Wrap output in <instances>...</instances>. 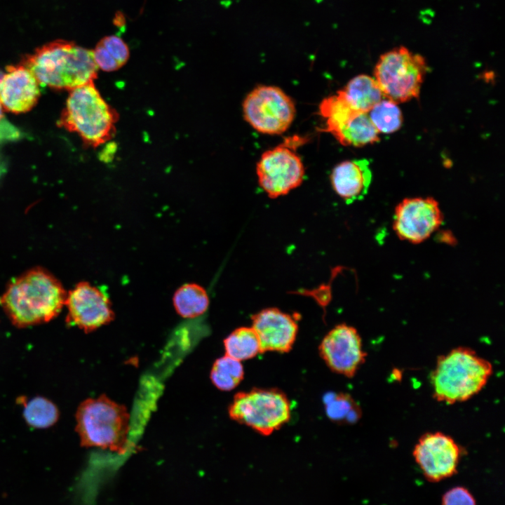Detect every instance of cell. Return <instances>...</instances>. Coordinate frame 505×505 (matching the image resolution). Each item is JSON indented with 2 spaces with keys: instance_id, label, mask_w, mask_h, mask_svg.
I'll return each instance as SVG.
<instances>
[{
  "instance_id": "2e32d148",
  "label": "cell",
  "mask_w": 505,
  "mask_h": 505,
  "mask_svg": "<svg viewBox=\"0 0 505 505\" xmlns=\"http://www.w3.org/2000/svg\"><path fill=\"white\" fill-rule=\"evenodd\" d=\"M369 161L365 159L345 161L331 173L333 189L347 203L363 198L372 181Z\"/></svg>"
},
{
  "instance_id": "f1b7e54d",
  "label": "cell",
  "mask_w": 505,
  "mask_h": 505,
  "mask_svg": "<svg viewBox=\"0 0 505 505\" xmlns=\"http://www.w3.org/2000/svg\"><path fill=\"white\" fill-rule=\"evenodd\" d=\"M5 168L4 163L0 160V175L4 172Z\"/></svg>"
},
{
  "instance_id": "484cf974",
  "label": "cell",
  "mask_w": 505,
  "mask_h": 505,
  "mask_svg": "<svg viewBox=\"0 0 505 505\" xmlns=\"http://www.w3.org/2000/svg\"><path fill=\"white\" fill-rule=\"evenodd\" d=\"M368 114L379 133H392L398 130L403 123L397 104L389 100H382Z\"/></svg>"
},
{
  "instance_id": "5bb4252c",
  "label": "cell",
  "mask_w": 505,
  "mask_h": 505,
  "mask_svg": "<svg viewBox=\"0 0 505 505\" xmlns=\"http://www.w3.org/2000/svg\"><path fill=\"white\" fill-rule=\"evenodd\" d=\"M251 319L261 353H287L291 350L298 330L296 318L277 308H267L254 314Z\"/></svg>"
},
{
  "instance_id": "7402d4cb",
  "label": "cell",
  "mask_w": 505,
  "mask_h": 505,
  "mask_svg": "<svg viewBox=\"0 0 505 505\" xmlns=\"http://www.w3.org/2000/svg\"><path fill=\"white\" fill-rule=\"evenodd\" d=\"M224 346L227 356L239 361L252 358L261 353L258 337L252 327L234 330L224 339Z\"/></svg>"
},
{
  "instance_id": "d6986e66",
  "label": "cell",
  "mask_w": 505,
  "mask_h": 505,
  "mask_svg": "<svg viewBox=\"0 0 505 505\" xmlns=\"http://www.w3.org/2000/svg\"><path fill=\"white\" fill-rule=\"evenodd\" d=\"M93 53L97 67L105 72L119 69L127 62L130 56L128 45L116 35L102 38Z\"/></svg>"
},
{
  "instance_id": "30bf717a",
  "label": "cell",
  "mask_w": 505,
  "mask_h": 505,
  "mask_svg": "<svg viewBox=\"0 0 505 505\" xmlns=\"http://www.w3.org/2000/svg\"><path fill=\"white\" fill-rule=\"evenodd\" d=\"M412 456L426 480L436 483L457 473L462 449L449 435L427 432L417 440Z\"/></svg>"
},
{
  "instance_id": "ac0fdd59",
  "label": "cell",
  "mask_w": 505,
  "mask_h": 505,
  "mask_svg": "<svg viewBox=\"0 0 505 505\" xmlns=\"http://www.w3.org/2000/svg\"><path fill=\"white\" fill-rule=\"evenodd\" d=\"M359 112L339 90L335 95L325 97L320 103L319 114L325 121V126L322 130L335 137Z\"/></svg>"
},
{
  "instance_id": "5b68a950",
  "label": "cell",
  "mask_w": 505,
  "mask_h": 505,
  "mask_svg": "<svg viewBox=\"0 0 505 505\" xmlns=\"http://www.w3.org/2000/svg\"><path fill=\"white\" fill-rule=\"evenodd\" d=\"M130 416L126 408L102 395L88 398L76 413V430L85 447L126 451Z\"/></svg>"
},
{
  "instance_id": "7c38bea8",
  "label": "cell",
  "mask_w": 505,
  "mask_h": 505,
  "mask_svg": "<svg viewBox=\"0 0 505 505\" xmlns=\"http://www.w3.org/2000/svg\"><path fill=\"white\" fill-rule=\"evenodd\" d=\"M319 354L332 371L349 378L356 374L367 356L357 330L344 323L326 334L320 344Z\"/></svg>"
},
{
  "instance_id": "52a82bcc",
  "label": "cell",
  "mask_w": 505,
  "mask_h": 505,
  "mask_svg": "<svg viewBox=\"0 0 505 505\" xmlns=\"http://www.w3.org/2000/svg\"><path fill=\"white\" fill-rule=\"evenodd\" d=\"M426 69L422 55L400 46L380 56L375 79L384 97L398 104L418 97Z\"/></svg>"
},
{
  "instance_id": "ba28073f",
  "label": "cell",
  "mask_w": 505,
  "mask_h": 505,
  "mask_svg": "<svg viewBox=\"0 0 505 505\" xmlns=\"http://www.w3.org/2000/svg\"><path fill=\"white\" fill-rule=\"evenodd\" d=\"M242 109L245 121L255 130L267 135L286 131L296 114L292 98L274 86L253 88L243 100Z\"/></svg>"
},
{
  "instance_id": "e0dca14e",
  "label": "cell",
  "mask_w": 505,
  "mask_h": 505,
  "mask_svg": "<svg viewBox=\"0 0 505 505\" xmlns=\"http://www.w3.org/2000/svg\"><path fill=\"white\" fill-rule=\"evenodd\" d=\"M342 91L354 109L364 113H368L384 97L375 79L365 74L351 79Z\"/></svg>"
},
{
  "instance_id": "603a6c76",
  "label": "cell",
  "mask_w": 505,
  "mask_h": 505,
  "mask_svg": "<svg viewBox=\"0 0 505 505\" xmlns=\"http://www.w3.org/2000/svg\"><path fill=\"white\" fill-rule=\"evenodd\" d=\"M23 417L29 426L45 429L55 424L59 417L57 406L50 400L41 396L22 401Z\"/></svg>"
},
{
  "instance_id": "4316f807",
  "label": "cell",
  "mask_w": 505,
  "mask_h": 505,
  "mask_svg": "<svg viewBox=\"0 0 505 505\" xmlns=\"http://www.w3.org/2000/svg\"><path fill=\"white\" fill-rule=\"evenodd\" d=\"M442 505H476V503L472 494L466 487L457 486L443 494Z\"/></svg>"
},
{
  "instance_id": "f546056e",
  "label": "cell",
  "mask_w": 505,
  "mask_h": 505,
  "mask_svg": "<svg viewBox=\"0 0 505 505\" xmlns=\"http://www.w3.org/2000/svg\"><path fill=\"white\" fill-rule=\"evenodd\" d=\"M4 73L2 71L0 70V81H1V79H2V77H3V76H4Z\"/></svg>"
},
{
  "instance_id": "7a4b0ae2",
  "label": "cell",
  "mask_w": 505,
  "mask_h": 505,
  "mask_svg": "<svg viewBox=\"0 0 505 505\" xmlns=\"http://www.w3.org/2000/svg\"><path fill=\"white\" fill-rule=\"evenodd\" d=\"M22 65L39 83L71 90L93 82L98 69L93 50L61 40L39 48Z\"/></svg>"
},
{
  "instance_id": "d4e9b609",
  "label": "cell",
  "mask_w": 505,
  "mask_h": 505,
  "mask_svg": "<svg viewBox=\"0 0 505 505\" xmlns=\"http://www.w3.org/2000/svg\"><path fill=\"white\" fill-rule=\"evenodd\" d=\"M244 370L241 361L227 355L217 358L213 365L210 379L215 387L231 391L243 380Z\"/></svg>"
},
{
  "instance_id": "9a60e30c",
  "label": "cell",
  "mask_w": 505,
  "mask_h": 505,
  "mask_svg": "<svg viewBox=\"0 0 505 505\" xmlns=\"http://www.w3.org/2000/svg\"><path fill=\"white\" fill-rule=\"evenodd\" d=\"M40 95L39 83L23 65L9 66L0 81V102L13 113L29 111Z\"/></svg>"
},
{
  "instance_id": "44dd1931",
  "label": "cell",
  "mask_w": 505,
  "mask_h": 505,
  "mask_svg": "<svg viewBox=\"0 0 505 505\" xmlns=\"http://www.w3.org/2000/svg\"><path fill=\"white\" fill-rule=\"evenodd\" d=\"M379 132L368 113H358L335 137L344 146L361 147L379 140Z\"/></svg>"
},
{
  "instance_id": "6da1fadb",
  "label": "cell",
  "mask_w": 505,
  "mask_h": 505,
  "mask_svg": "<svg viewBox=\"0 0 505 505\" xmlns=\"http://www.w3.org/2000/svg\"><path fill=\"white\" fill-rule=\"evenodd\" d=\"M67 295L56 277L36 267L11 281L0 304L14 325L25 328L55 318L65 306Z\"/></svg>"
},
{
  "instance_id": "8992f818",
  "label": "cell",
  "mask_w": 505,
  "mask_h": 505,
  "mask_svg": "<svg viewBox=\"0 0 505 505\" xmlns=\"http://www.w3.org/2000/svg\"><path fill=\"white\" fill-rule=\"evenodd\" d=\"M228 412L231 419L269 436L290 420L291 405L278 389L255 388L235 394Z\"/></svg>"
},
{
  "instance_id": "83f0119b",
  "label": "cell",
  "mask_w": 505,
  "mask_h": 505,
  "mask_svg": "<svg viewBox=\"0 0 505 505\" xmlns=\"http://www.w3.org/2000/svg\"><path fill=\"white\" fill-rule=\"evenodd\" d=\"M20 136L19 130L7 121L0 102V141L16 140Z\"/></svg>"
},
{
  "instance_id": "cb8c5ba5",
  "label": "cell",
  "mask_w": 505,
  "mask_h": 505,
  "mask_svg": "<svg viewBox=\"0 0 505 505\" xmlns=\"http://www.w3.org/2000/svg\"><path fill=\"white\" fill-rule=\"evenodd\" d=\"M323 400L326 415L332 421L355 423L361 416L359 405L347 393H330L325 396Z\"/></svg>"
},
{
  "instance_id": "277c9868",
  "label": "cell",
  "mask_w": 505,
  "mask_h": 505,
  "mask_svg": "<svg viewBox=\"0 0 505 505\" xmlns=\"http://www.w3.org/2000/svg\"><path fill=\"white\" fill-rule=\"evenodd\" d=\"M117 119V112L93 81L71 90L58 125L76 133L86 145L96 147L112 137Z\"/></svg>"
},
{
  "instance_id": "8fae6325",
  "label": "cell",
  "mask_w": 505,
  "mask_h": 505,
  "mask_svg": "<svg viewBox=\"0 0 505 505\" xmlns=\"http://www.w3.org/2000/svg\"><path fill=\"white\" fill-rule=\"evenodd\" d=\"M443 221V213L434 198H408L396 207L393 227L401 240L417 244L426 240Z\"/></svg>"
},
{
  "instance_id": "9c48e42d",
  "label": "cell",
  "mask_w": 505,
  "mask_h": 505,
  "mask_svg": "<svg viewBox=\"0 0 505 505\" xmlns=\"http://www.w3.org/2000/svg\"><path fill=\"white\" fill-rule=\"evenodd\" d=\"M256 173L261 188L269 197L275 198L302 184L304 167L294 147L285 142L262 154Z\"/></svg>"
},
{
  "instance_id": "4fadbf2b",
  "label": "cell",
  "mask_w": 505,
  "mask_h": 505,
  "mask_svg": "<svg viewBox=\"0 0 505 505\" xmlns=\"http://www.w3.org/2000/svg\"><path fill=\"white\" fill-rule=\"evenodd\" d=\"M67 322L86 332L109 323L114 317L107 295L88 282L78 283L67 292Z\"/></svg>"
},
{
  "instance_id": "3957f363",
  "label": "cell",
  "mask_w": 505,
  "mask_h": 505,
  "mask_svg": "<svg viewBox=\"0 0 505 505\" xmlns=\"http://www.w3.org/2000/svg\"><path fill=\"white\" fill-rule=\"evenodd\" d=\"M492 372V363L473 349H452L438 357L431 373L433 397L446 404L466 401L485 387Z\"/></svg>"
},
{
  "instance_id": "ffe728a7",
  "label": "cell",
  "mask_w": 505,
  "mask_h": 505,
  "mask_svg": "<svg viewBox=\"0 0 505 505\" xmlns=\"http://www.w3.org/2000/svg\"><path fill=\"white\" fill-rule=\"evenodd\" d=\"M173 302L180 316L193 318L206 312L209 305V297L206 290L200 285L186 283L175 292Z\"/></svg>"
}]
</instances>
